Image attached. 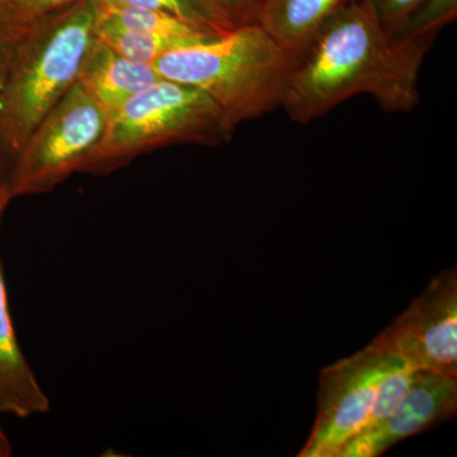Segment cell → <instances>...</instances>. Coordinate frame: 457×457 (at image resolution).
Instances as JSON below:
<instances>
[{"label": "cell", "mask_w": 457, "mask_h": 457, "mask_svg": "<svg viewBox=\"0 0 457 457\" xmlns=\"http://www.w3.org/2000/svg\"><path fill=\"white\" fill-rule=\"evenodd\" d=\"M431 46L387 35L368 0H356L327 21L294 59L281 107L308 123L357 95L389 112L420 102L418 75Z\"/></svg>", "instance_id": "6da1fadb"}, {"label": "cell", "mask_w": 457, "mask_h": 457, "mask_svg": "<svg viewBox=\"0 0 457 457\" xmlns=\"http://www.w3.org/2000/svg\"><path fill=\"white\" fill-rule=\"evenodd\" d=\"M101 0H80L14 38L0 89V186L32 131L77 82Z\"/></svg>", "instance_id": "7a4b0ae2"}, {"label": "cell", "mask_w": 457, "mask_h": 457, "mask_svg": "<svg viewBox=\"0 0 457 457\" xmlns=\"http://www.w3.org/2000/svg\"><path fill=\"white\" fill-rule=\"evenodd\" d=\"M294 59L263 27H239L170 51L155 62L164 79L203 90L234 129L281 107Z\"/></svg>", "instance_id": "3957f363"}, {"label": "cell", "mask_w": 457, "mask_h": 457, "mask_svg": "<svg viewBox=\"0 0 457 457\" xmlns=\"http://www.w3.org/2000/svg\"><path fill=\"white\" fill-rule=\"evenodd\" d=\"M233 131L206 93L163 78L107 114L104 137L79 173H111L165 146H219L230 140Z\"/></svg>", "instance_id": "277c9868"}, {"label": "cell", "mask_w": 457, "mask_h": 457, "mask_svg": "<svg viewBox=\"0 0 457 457\" xmlns=\"http://www.w3.org/2000/svg\"><path fill=\"white\" fill-rule=\"evenodd\" d=\"M106 126V111L75 82L21 149L0 186L5 197L46 194L79 173Z\"/></svg>", "instance_id": "5b68a950"}, {"label": "cell", "mask_w": 457, "mask_h": 457, "mask_svg": "<svg viewBox=\"0 0 457 457\" xmlns=\"http://www.w3.org/2000/svg\"><path fill=\"white\" fill-rule=\"evenodd\" d=\"M404 363L374 342L319 375L315 423L300 457H338L368 425L380 385ZM407 368V366H405Z\"/></svg>", "instance_id": "8992f818"}, {"label": "cell", "mask_w": 457, "mask_h": 457, "mask_svg": "<svg viewBox=\"0 0 457 457\" xmlns=\"http://www.w3.org/2000/svg\"><path fill=\"white\" fill-rule=\"evenodd\" d=\"M375 345L408 369L457 376V272L441 270L376 337Z\"/></svg>", "instance_id": "52a82bcc"}, {"label": "cell", "mask_w": 457, "mask_h": 457, "mask_svg": "<svg viewBox=\"0 0 457 457\" xmlns=\"http://www.w3.org/2000/svg\"><path fill=\"white\" fill-rule=\"evenodd\" d=\"M456 409L457 376L416 370L408 393L392 416L348 441L338 457L383 455L398 442L450 420Z\"/></svg>", "instance_id": "ba28073f"}, {"label": "cell", "mask_w": 457, "mask_h": 457, "mask_svg": "<svg viewBox=\"0 0 457 457\" xmlns=\"http://www.w3.org/2000/svg\"><path fill=\"white\" fill-rule=\"evenodd\" d=\"M8 204L0 188V225ZM49 409L50 400L18 343L0 260V413L29 418L47 413Z\"/></svg>", "instance_id": "9c48e42d"}, {"label": "cell", "mask_w": 457, "mask_h": 457, "mask_svg": "<svg viewBox=\"0 0 457 457\" xmlns=\"http://www.w3.org/2000/svg\"><path fill=\"white\" fill-rule=\"evenodd\" d=\"M161 79L163 77L154 66L131 62L96 36L77 82L110 114Z\"/></svg>", "instance_id": "30bf717a"}, {"label": "cell", "mask_w": 457, "mask_h": 457, "mask_svg": "<svg viewBox=\"0 0 457 457\" xmlns=\"http://www.w3.org/2000/svg\"><path fill=\"white\" fill-rule=\"evenodd\" d=\"M356 0H262L257 23L293 59L321 26Z\"/></svg>", "instance_id": "8fae6325"}, {"label": "cell", "mask_w": 457, "mask_h": 457, "mask_svg": "<svg viewBox=\"0 0 457 457\" xmlns=\"http://www.w3.org/2000/svg\"><path fill=\"white\" fill-rule=\"evenodd\" d=\"M101 14L116 25L155 37L180 42L186 46L218 37L222 33L212 27L198 25L167 12L132 7H106L102 4Z\"/></svg>", "instance_id": "7c38bea8"}, {"label": "cell", "mask_w": 457, "mask_h": 457, "mask_svg": "<svg viewBox=\"0 0 457 457\" xmlns=\"http://www.w3.org/2000/svg\"><path fill=\"white\" fill-rule=\"evenodd\" d=\"M96 36L122 56L139 64L154 66L155 62L170 51L186 47L180 42L155 37L111 22L99 11Z\"/></svg>", "instance_id": "4fadbf2b"}, {"label": "cell", "mask_w": 457, "mask_h": 457, "mask_svg": "<svg viewBox=\"0 0 457 457\" xmlns=\"http://www.w3.org/2000/svg\"><path fill=\"white\" fill-rule=\"evenodd\" d=\"M80 0H0V29L16 38L44 18Z\"/></svg>", "instance_id": "5bb4252c"}, {"label": "cell", "mask_w": 457, "mask_h": 457, "mask_svg": "<svg viewBox=\"0 0 457 457\" xmlns=\"http://www.w3.org/2000/svg\"><path fill=\"white\" fill-rule=\"evenodd\" d=\"M457 16V0H425L409 17L398 37L420 41L432 46L436 36ZM393 36V37H395Z\"/></svg>", "instance_id": "9a60e30c"}, {"label": "cell", "mask_w": 457, "mask_h": 457, "mask_svg": "<svg viewBox=\"0 0 457 457\" xmlns=\"http://www.w3.org/2000/svg\"><path fill=\"white\" fill-rule=\"evenodd\" d=\"M213 29L225 33L257 23L262 0H195Z\"/></svg>", "instance_id": "2e32d148"}, {"label": "cell", "mask_w": 457, "mask_h": 457, "mask_svg": "<svg viewBox=\"0 0 457 457\" xmlns=\"http://www.w3.org/2000/svg\"><path fill=\"white\" fill-rule=\"evenodd\" d=\"M101 3L106 7H132L167 12V13L185 18V20L192 21L198 25L213 29L195 0H101Z\"/></svg>", "instance_id": "e0dca14e"}, {"label": "cell", "mask_w": 457, "mask_h": 457, "mask_svg": "<svg viewBox=\"0 0 457 457\" xmlns=\"http://www.w3.org/2000/svg\"><path fill=\"white\" fill-rule=\"evenodd\" d=\"M374 8L385 32L389 36L398 35L409 17L425 0H368Z\"/></svg>", "instance_id": "ac0fdd59"}, {"label": "cell", "mask_w": 457, "mask_h": 457, "mask_svg": "<svg viewBox=\"0 0 457 457\" xmlns=\"http://www.w3.org/2000/svg\"><path fill=\"white\" fill-rule=\"evenodd\" d=\"M13 41V38L9 37L7 33H4L2 31V29H0V89H2L3 80H4L5 71H7L9 54H11Z\"/></svg>", "instance_id": "d6986e66"}, {"label": "cell", "mask_w": 457, "mask_h": 457, "mask_svg": "<svg viewBox=\"0 0 457 457\" xmlns=\"http://www.w3.org/2000/svg\"><path fill=\"white\" fill-rule=\"evenodd\" d=\"M12 456V445L11 441L5 435L4 431H3L2 427H0V457H9Z\"/></svg>", "instance_id": "ffe728a7"}]
</instances>
